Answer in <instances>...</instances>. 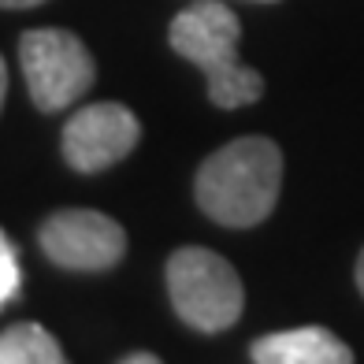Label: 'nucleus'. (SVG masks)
Returning <instances> with one entry per match:
<instances>
[{
    "label": "nucleus",
    "mask_w": 364,
    "mask_h": 364,
    "mask_svg": "<svg viewBox=\"0 0 364 364\" xmlns=\"http://www.w3.org/2000/svg\"><path fill=\"white\" fill-rule=\"evenodd\" d=\"M283 190V153L272 138H235L216 149L193 178L197 208L212 223L245 230L272 216Z\"/></svg>",
    "instance_id": "obj_1"
},
{
    "label": "nucleus",
    "mask_w": 364,
    "mask_h": 364,
    "mask_svg": "<svg viewBox=\"0 0 364 364\" xmlns=\"http://www.w3.org/2000/svg\"><path fill=\"white\" fill-rule=\"evenodd\" d=\"M168 41L182 60L201 68L208 101L216 108H245L264 97L260 71L238 60L242 23L223 0H193L182 8L171 19Z\"/></svg>",
    "instance_id": "obj_2"
},
{
    "label": "nucleus",
    "mask_w": 364,
    "mask_h": 364,
    "mask_svg": "<svg viewBox=\"0 0 364 364\" xmlns=\"http://www.w3.org/2000/svg\"><path fill=\"white\" fill-rule=\"evenodd\" d=\"M164 275H168V297L186 327L216 335L238 323L245 309V290L230 260H223L220 253L201 250V245L175 250Z\"/></svg>",
    "instance_id": "obj_3"
},
{
    "label": "nucleus",
    "mask_w": 364,
    "mask_h": 364,
    "mask_svg": "<svg viewBox=\"0 0 364 364\" xmlns=\"http://www.w3.org/2000/svg\"><path fill=\"white\" fill-rule=\"evenodd\" d=\"M19 68L38 112H63L93 86L97 63L71 30L45 26L19 38Z\"/></svg>",
    "instance_id": "obj_4"
},
{
    "label": "nucleus",
    "mask_w": 364,
    "mask_h": 364,
    "mask_svg": "<svg viewBox=\"0 0 364 364\" xmlns=\"http://www.w3.org/2000/svg\"><path fill=\"white\" fill-rule=\"evenodd\" d=\"M41 253L68 272H105L127 257V230L105 212L63 208L38 227Z\"/></svg>",
    "instance_id": "obj_5"
},
{
    "label": "nucleus",
    "mask_w": 364,
    "mask_h": 364,
    "mask_svg": "<svg viewBox=\"0 0 364 364\" xmlns=\"http://www.w3.org/2000/svg\"><path fill=\"white\" fill-rule=\"evenodd\" d=\"M141 141V123L127 105L101 101L75 112L63 127V160L82 175H97L127 160Z\"/></svg>",
    "instance_id": "obj_6"
},
{
    "label": "nucleus",
    "mask_w": 364,
    "mask_h": 364,
    "mask_svg": "<svg viewBox=\"0 0 364 364\" xmlns=\"http://www.w3.org/2000/svg\"><path fill=\"white\" fill-rule=\"evenodd\" d=\"M250 357L257 364H350L353 350L327 327H294L257 338Z\"/></svg>",
    "instance_id": "obj_7"
},
{
    "label": "nucleus",
    "mask_w": 364,
    "mask_h": 364,
    "mask_svg": "<svg viewBox=\"0 0 364 364\" xmlns=\"http://www.w3.org/2000/svg\"><path fill=\"white\" fill-rule=\"evenodd\" d=\"M0 364H63V350L41 323H15L0 331Z\"/></svg>",
    "instance_id": "obj_8"
},
{
    "label": "nucleus",
    "mask_w": 364,
    "mask_h": 364,
    "mask_svg": "<svg viewBox=\"0 0 364 364\" xmlns=\"http://www.w3.org/2000/svg\"><path fill=\"white\" fill-rule=\"evenodd\" d=\"M15 294H19V264H15L11 242L0 235V309L15 301Z\"/></svg>",
    "instance_id": "obj_9"
},
{
    "label": "nucleus",
    "mask_w": 364,
    "mask_h": 364,
    "mask_svg": "<svg viewBox=\"0 0 364 364\" xmlns=\"http://www.w3.org/2000/svg\"><path fill=\"white\" fill-rule=\"evenodd\" d=\"M123 364H160V357L156 353H127Z\"/></svg>",
    "instance_id": "obj_10"
},
{
    "label": "nucleus",
    "mask_w": 364,
    "mask_h": 364,
    "mask_svg": "<svg viewBox=\"0 0 364 364\" xmlns=\"http://www.w3.org/2000/svg\"><path fill=\"white\" fill-rule=\"evenodd\" d=\"M4 97H8V63L0 56V108H4Z\"/></svg>",
    "instance_id": "obj_11"
},
{
    "label": "nucleus",
    "mask_w": 364,
    "mask_h": 364,
    "mask_svg": "<svg viewBox=\"0 0 364 364\" xmlns=\"http://www.w3.org/2000/svg\"><path fill=\"white\" fill-rule=\"evenodd\" d=\"M45 0H0V8H38Z\"/></svg>",
    "instance_id": "obj_12"
},
{
    "label": "nucleus",
    "mask_w": 364,
    "mask_h": 364,
    "mask_svg": "<svg viewBox=\"0 0 364 364\" xmlns=\"http://www.w3.org/2000/svg\"><path fill=\"white\" fill-rule=\"evenodd\" d=\"M357 290L364 294V250H360V257H357Z\"/></svg>",
    "instance_id": "obj_13"
},
{
    "label": "nucleus",
    "mask_w": 364,
    "mask_h": 364,
    "mask_svg": "<svg viewBox=\"0 0 364 364\" xmlns=\"http://www.w3.org/2000/svg\"><path fill=\"white\" fill-rule=\"evenodd\" d=\"M257 4H275V0H257Z\"/></svg>",
    "instance_id": "obj_14"
}]
</instances>
